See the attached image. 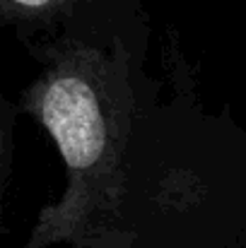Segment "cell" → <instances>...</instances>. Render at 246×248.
Here are the masks:
<instances>
[{"instance_id":"1","label":"cell","mask_w":246,"mask_h":248,"mask_svg":"<svg viewBox=\"0 0 246 248\" xmlns=\"http://www.w3.org/2000/svg\"><path fill=\"white\" fill-rule=\"evenodd\" d=\"M41 121L53 133L56 142L63 150L66 164L70 171L73 186L66 202L61 205V217L46 224L51 232L68 229L78 222L84 205V176L104 157L106 125L97 101V92L80 75H61L44 87L41 99Z\"/></svg>"},{"instance_id":"2","label":"cell","mask_w":246,"mask_h":248,"mask_svg":"<svg viewBox=\"0 0 246 248\" xmlns=\"http://www.w3.org/2000/svg\"><path fill=\"white\" fill-rule=\"evenodd\" d=\"M53 0H5V5L17 7V10H41L46 5H51Z\"/></svg>"}]
</instances>
